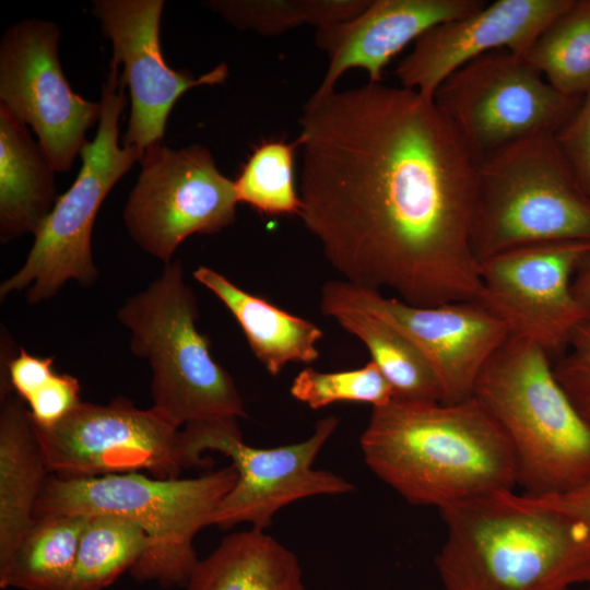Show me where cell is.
<instances>
[{"label":"cell","instance_id":"3","mask_svg":"<svg viewBox=\"0 0 590 590\" xmlns=\"http://www.w3.org/2000/svg\"><path fill=\"white\" fill-rule=\"evenodd\" d=\"M436 556L445 590H570L590 583V533L577 520L514 489L439 509Z\"/></svg>","mask_w":590,"mask_h":590},{"label":"cell","instance_id":"24","mask_svg":"<svg viewBox=\"0 0 590 590\" xmlns=\"http://www.w3.org/2000/svg\"><path fill=\"white\" fill-rule=\"evenodd\" d=\"M357 337L389 382L393 398L442 402L437 377L414 344L378 317L358 309H338L327 315Z\"/></svg>","mask_w":590,"mask_h":590},{"label":"cell","instance_id":"5","mask_svg":"<svg viewBox=\"0 0 590 590\" xmlns=\"http://www.w3.org/2000/svg\"><path fill=\"white\" fill-rule=\"evenodd\" d=\"M237 480L233 464L193 479L140 472L91 477L48 476L34 516L110 514L145 532L148 547L130 574L162 587H186L199 562L193 539Z\"/></svg>","mask_w":590,"mask_h":590},{"label":"cell","instance_id":"11","mask_svg":"<svg viewBox=\"0 0 590 590\" xmlns=\"http://www.w3.org/2000/svg\"><path fill=\"white\" fill-rule=\"evenodd\" d=\"M123 211L133 241L164 264L193 234L212 235L234 224L238 199L234 180L216 167L211 152L192 144L150 146Z\"/></svg>","mask_w":590,"mask_h":590},{"label":"cell","instance_id":"17","mask_svg":"<svg viewBox=\"0 0 590 590\" xmlns=\"http://www.w3.org/2000/svg\"><path fill=\"white\" fill-rule=\"evenodd\" d=\"M574 0H496L418 37L394 70L402 87L433 99L440 84L468 62L495 50L524 57L540 34Z\"/></svg>","mask_w":590,"mask_h":590},{"label":"cell","instance_id":"15","mask_svg":"<svg viewBox=\"0 0 590 590\" xmlns=\"http://www.w3.org/2000/svg\"><path fill=\"white\" fill-rule=\"evenodd\" d=\"M590 256V241L567 240L511 248L480 263V300L514 334L551 357L564 352L575 329L590 320L573 292V275Z\"/></svg>","mask_w":590,"mask_h":590},{"label":"cell","instance_id":"22","mask_svg":"<svg viewBox=\"0 0 590 590\" xmlns=\"http://www.w3.org/2000/svg\"><path fill=\"white\" fill-rule=\"evenodd\" d=\"M186 590H305L296 555L263 530L225 536L199 559Z\"/></svg>","mask_w":590,"mask_h":590},{"label":"cell","instance_id":"4","mask_svg":"<svg viewBox=\"0 0 590 590\" xmlns=\"http://www.w3.org/2000/svg\"><path fill=\"white\" fill-rule=\"evenodd\" d=\"M550 358L533 341L510 333L482 368L472 394L507 436L517 484L532 496L566 493L590 480V427Z\"/></svg>","mask_w":590,"mask_h":590},{"label":"cell","instance_id":"21","mask_svg":"<svg viewBox=\"0 0 590 590\" xmlns=\"http://www.w3.org/2000/svg\"><path fill=\"white\" fill-rule=\"evenodd\" d=\"M193 278L234 316L250 350L270 375H279L288 363L309 364L319 357L316 344L322 331L315 323L244 291L209 267L197 268Z\"/></svg>","mask_w":590,"mask_h":590},{"label":"cell","instance_id":"12","mask_svg":"<svg viewBox=\"0 0 590 590\" xmlns=\"http://www.w3.org/2000/svg\"><path fill=\"white\" fill-rule=\"evenodd\" d=\"M320 309L324 316L338 309L363 310L404 334L433 369L444 403L472 397L482 368L511 333L508 324L477 299L414 306L343 280L322 286Z\"/></svg>","mask_w":590,"mask_h":590},{"label":"cell","instance_id":"30","mask_svg":"<svg viewBox=\"0 0 590 590\" xmlns=\"http://www.w3.org/2000/svg\"><path fill=\"white\" fill-rule=\"evenodd\" d=\"M559 385L590 427V320L573 332L564 355L553 365Z\"/></svg>","mask_w":590,"mask_h":590},{"label":"cell","instance_id":"9","mask_svg":"<svg viewBox=\"0 0 590 590\" xmlns=\"http://www.w3.org/2000/svg\"><path fill=\"white\" fill-rule=\"evenodd\" d=\"M338 424V417L327 416L307 439L274 448L246 444L236 420L192 423L180 429L184 468L210 465L201 457L210 450L228 457L237 471L236 483L219 504L211 526L226 529L248 522L264 530L276 511L296 500L354 491L344 477L312 468Z\"/></svg>","mask_w":590,"mask_h":590},{"label":"cell","instance_id":"23","mask_svg":"<svg viewBox=\"0 0 590 590\" xmlns=\"http://www.w3.org/2000/svg\"><path fill=\"white\" fill-rule=\"evenodd\" d=\"M88 517L58 514L35 518L10 557L0 564V588L67 590Z\"/></svg>","mask_w":590,"mask_h":590},{"label":"cell","instance_id":"27","mask_svg":"<svg viewBox=\"0 0 590 590\" xmlns=\"http://www.w3.org/2000/svg\"><path fill=\"white\" fill-rule=\"evenodd\" d=\"M368 3L369 0H210L204 5L236 28L271 36L305 24L319 28L352 19Z\"/></svg>","mask_w":590,"mask_h":590},{"label":"cell","instance_id":"10","mask_svg":"<svg viewBox=\"0 0 590 590\" xmlns=\"http://www.w3.org/2000/svg\"><path fill=\"white\" fill-rule=\"evenodd\" d=\"M433 101L481 161L534 133H556L581 98L560 93L524 57L502 49L455 71Z\"/></svg>","mask_w":590,"mask_h":590},{"label":"cell","instance_id":"20","mask_svg":"<svg viewBox=\"0 0 590 590\" xmlns=\"http://www.w3.org/2000/svg\"><path fill=\"white\" fill-rule=\"evenodd\" d=\"M55 168L27 125L0 104V240L37 232L56 200Z\"/></svg>","mask_w":590,"mask_h":590},{"label":"cell","instance_id":"34","mask_svg":"<svg viewBox=\"0 0 590 590\" xmlns=\"http://www.w3.org/2000/svg\"><path fill=\"white\" fill-rule=\"evenodd\" d=\"M571 286L576 298L590 318V256L577 270Z\"/></svg>","mask_w":590,"mask_h":590},{"label":"cell","instance_id":"25","mask_svg":"<svg viewBox=\"0 0 590 590\" xmlns=\"http://www.w3.org/2000/svg\"><path fill=\"white\" fill-rule=\"evenodd\" d=\"M524 58L560 93L590 90V0H574L536 38Z\"/></svg>","mask_w":590,"mask_h":590},{"label":"cell","instance_id":"29","mask_svg":"<svg viewBox=\"0 0 590 590\" xmlns=\"http://www.w3.org/2000/svg\"><path fill=\"white\" fill-rule=\"evenodd\" d=\"M290 392L311 409L335 402H362L377 408L393 398L391 386L373 361L357 369L334 373L306 367L294 378Z\"/></svg>","mask_w":590,"mask_h":590},{"label":"cell","instance_id":"16","mask_svg":"<svg viewBox=\"0 0 590 590\" xmlns=\"http://www.w3.org/2000/svg\"><path fill=\"white\" fill-rule=\"evenodd\" d=\"M93 14L101 21L103 34L113 45V59L123 66L121 79L129 90L131 110L122 144L142 156L161 143L175 103L188 90L199 85L222 84L225 63L194 78L176 71L165 61L160 44L163 0H95Z\"/></svg>","mask_w":590,"mask_h":590},{"label":"cell","instance_id":"19","mask_svg":"<svg viewBox=\"0 0 590 590\" xmlns=\"http://www.w3.org/2000/svg\"><path fill=\"white\" fill-rule=\"evenodd\" d=\"M49 473L25 402L14 392L0 396V564L34 523Z\"/></svg>","mask_w":590,"mask_h":590},{"label":"cell","instance_id":"7","mask_svg":"<svg viewBox=\"0 0 590 590\" xmlns=\"http://www.w3.org/2000/svg\"><path fill=\"white\" fill-rule=\"evenodd\" d=\"M567 240L590 241V196L555 133H534L480 161L471 234L479 261Z\"/></svg>","mask_w":590,"mask_h":590},{"label":"cell","instance_id":"26","mask_svg":"<svg viewBox=\"0 0 590 590\" xmlns=\"http://www.w3.org/2000/svg\"><path fill=\"white\" fill-rule=\"evenodd\" d=\"M148 547V536L121 516H90L80 539L67 590H103L131 570Z\"/></svg>","mask_w":590,"mask_h":590},{"label":"cell","instance_id":"1","mask_svg":"<svg viewBox=\"0 0 590 590\" xmlns=\"http://www.w3.org/2000/svg\"><path fill=\"white\" fill-rule=\"evenodd\" d=\"M299 125L298 216L343 281L414 306L480 299V161L433 99L368 82L314 94Z\"/></svg>","mask_w":590,"mask_h":590},{"label":"cell","instance_id":"31","mask_svg":"<svg viewBox=\"0 0 590 590\" xmlns=\"http://www.w3.org/2000/svg\"><path fill=\"white\" fill-rule=\"evenodd\" d=\"M79 380L66 373H55L26 402L32 421L49 427L68 416L82 401Z\"/></svg>","mask_w":590,"mask_h":590},{"label":"cell","instance_id":"28","mask_svg":"<svg viewBox=\"0 0 590 590\" xmlns=\"http://www.w3.org/2000/svg\"><path fill=\"white\" fill-rule=\"evenodd\" d=\"M268 140L255 148L234 180L238 202L266 215H299L300 198L295 187L294 162L299 146Z\"/></svg>","mask_w":590,"mask_h":590},{"label":"cell","instance_id":"18","mask_svg":"<svg viewBox=\"0 0 590 590\" xmlns=\"http://www.w3.org/2000/svg\"><path fill=\"white\" fill-rule=\"evenodd\" d=\"M483 0H369L352 19L317 28L315 42L328 59V70L315 92L334 91L341 75L358 68L370 83H381L388 62L411 42L444 22L464 16Z\"/></svg>","mask_w":590,"mask_h":590},{"label":"cell","instance_id":"6","mask_svg":"<svg viewBox=\"0 0 590 590\" xmlns=\"http://www.w3.org/2000/svg\"><path fill=\"white\" fill-rule=\"evenodd\" d=\"M198 315L179 260L165 264L117 312L131 333L132 353L151 367L152 409L178 428L246 416L232 376L214 361L208 337L198 330Z\"/></svg>","mask_w":590,"mask_h":590},{"label":"cell","instance_id":"32","mask_svg":"<svg viewBox=\"0 0 590 590\" xmlns=\"http://www.w3.org/2000/svg\"><path fill=\"white\" fill-rule=\"evenodd\" d=\"M555 138L583 189L590 196V90Z\"/></svg>","mask_w":590,"mask_h":590},{"label":"cell","instance_id":"33","mask_svg":"<svg viewBox=\"0 0 590 590\" xmlns=\"http://www.w3.org/2000/svg\"><path fill=\"white\" fill-rule=\"evenodd\" d=\"M527 496L542 506L571 517L580 522L590 533V480L566 493L545 496Z\"/></svg>","mask_w":590,"mask_h":590},{"label":"cell","instance_id":"14","mask_svg":"<svg viewBox=\"0 0 590 590\" xmlns=\"http://www.w3.org/2000/svg\"><path fill=\"white\" fill-rule=\"evenodd\" d=\"M60 30L28 19L10 26L0 43V104L30 126L56 172L70 170L101 104L72 91L59 59Z\"/></svg>","mask_w":590,"mask_h":590},{"label":"cell","instance_id":"8","mask_svg":"<svg viewBox=\"0 0 590 590\" xmlns=\"http://www.w3.org/2000/svg\"><path fill=\"white\" fill-rule=\"evenodd\" d=\"M102 86L101 117L93 141L80 151L81 168L71 187L59 196L34 235L22 267L0 284V299L26 291L30 305L58 294L68 281L95 283L98 271L92 255V232L106 196L142 155L118 143L119 119L126 107V84L110 61Z\"/></svg>","mask_w":590,"mask_h":590},{"label":"cell","instance_id":"2","mask_svg":"<svg viewBox=\"0 0 590 590\" xmlns=\"http://www.w3.org/2000/svg\"><path fill=\"white\" fill-rule=\"evenodd\" d=\"M361 448L369 469L415 506L441 509L517 484L511 445L473 396L456 403L392 398L373 408Z\"/></svg>","mask_w":590,"mask_h":590},{"label":"cell","instance_id":"13","mask_svg":"<svg viewBox=\"0 0 590 590\" xmlns=\"http://www.w3.org/2000/svg\"><path fill=\"white\" fill-rule=\"evenodd\" d=\"M35 432L50 473L91 477L149 471L178 477L184 468L180 428L154 409L118 399L110 404L81 402L59 423Z\"/></svg>","mask_w":590,"mask_h":590}]
</instances>
